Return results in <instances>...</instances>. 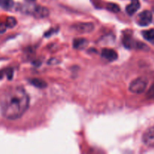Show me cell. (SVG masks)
I'll use <instances>...</instances> for the list:
<instances>
[{
	"instance_id": "1",
	"label": "cell",
	"mask_w": 154,
	"mask_h": 154,
	"mask_svg": "<svg viewBox=\"0 0 154 154\" xmlns=\"http://www.w3.org/2000/svg\"><path fill=\"white\" fill-rule=\"evenodd\" d=\"M29 105V97L22 87H14L8 90L0 102L3 117L8 120H17L22 117Z\"/></svg>"
},
{
	"instance_id": "2",
	"label": "cell",
	"mask_w": 154,
	"mask_h": 154,
	"mask_svg": "<svg viewBox=\"0 0 154 154\" xmlns=\"http://www.w3.org/2000/svg\"><path fill=\"white\" fill-rule=\"evenodd\" d=\"M147 81L145 78H136L129 85V90L132 93H136V94H141L144 93L145 89L147 88Z\"/></svg>"
},
{
	"instance_id": "3",
	"label": "cell",
	"mask_w": 154,
	"mask_h": 154,
	"mask_svg": "<svg viewBox=\"0 0 154 154\" xmlns=\"http://www.w3.org/2000/svg\"><path fill=\"white\" fill-rule=\"evenodd\" d=\"M153 20V15L150 11H144L138 14L137 21L140 26H148Z\"/></svg>"
},
{
	"instance_id": "4",
	"label": "cell",
	"mask_w": 154,
	"mask_h": 154,
	"mask_svg": "<svg viewBox=\"0 0 154 154\" xmlns=\"http://www.w3.org/2000/svg\"><path fill=\"white\" fill-rule=\"evenodd\" d=\"M142 141L145 145L148 147H153L154 146V126L149 128L142 136Z\"/></svg>"
},
{
	"instance_id": "5",
	"label": "cell",
	"mask_w": 154,
	"mask_h": 154,
	"mask_svg": "<svg viewBox=\"0 0 154 154\" xmlns=\"http://www.w3.org/2000/svg\"><path fill=\"white\" fill-rule=\"evenodd\" d=\"M72 29L76 30L78 32L87 33L94 29V25L92 23H80L72 26Z\"/></svg>"
},
{
	"instance_id": "6",
	"label": "cell",
	"mask_w": 154,
	"mask_h": 154,
	"mask_svg": "<svg viewBox=\"0 0 154 154\" xmlns=\"http://www.w3.org/2000/svg\"><path fill=\"white\" fill-rule=\"evenodd\" d=\"M32 13L34 15L35 17L37 18H45L49 16V10L47 8L43 6H35L32 10Z\"/></svg>"
},
{
	"instance_id": "7",
	"label": "cell",
	"mask_w": 154,
	"mask_h": 154,
	"mask_svg": "<svg viewBox=\"0 0 154 154\" xmlns=\"http://www.w3.org/2000/svg\"><path fill=\"white\" fill-rule=\"evenodd\" d=\"M102 56L109 61H114L118 57L117 53L114 50L109 49V48H105V49L102 50Z\"/></svg>"
},
{
	"instance_id": "8",
	"label": "cell",
	"mask_w": 154,
	"mask_h": 154,
	"mask_svg": "<svg viewBox=\"0 0 154 154\" xmlns=\"http://www.w3.org/2000/svg\"><path fill=\"white\" fill-rule=\"evenodd\" d=\"M140 6L141 5H140L139 0H132L130 4L126 6V12L129 15L134 14L139 9Z\"/></svg>"
},
{
	"instance_id": "9",
	"label": "cell",
	"mask_w": 154,
	"mask_h": 154,
	"mask_svg": "<svg viewBox=\"0 0 154 154\" xmlns=\"http://www.w3.org/2000/svg\"><path fill=\"white\" fill-rule=\"evenodd\" d=\"M87 44H88V42H87L86 39L76 38L74 40L73 46L75 49L81 50V49H83V48H85V47L87 45Z\"/></svg>"
},
{
	"instance_id": "10",
	"label": "cell",
	"mask_w": 154,
	"mask_h": 154,
	"mask_svg": "<svg viewBox=\"0 0 154 154\" xmlns=\"http://www.w3.org/2000/svg\"><path fill=\"white\" fill-rule=\"evenodd\" d=\"M13 0H0V8H2L4 10H11L14 7Z\"/></svg>"
},
{
	"instance_id": "11",
	"label": "cell",
	"mask_w": 154,
	"mask_h": 154,
	"mask_svg": "<svg viewBox=\"0 0 154 154\" xmlns=\"http://www.w3.org/2000/svg\"><path fill=\"white\" fill-rule=\"evenodd\" d=\"M31 84L38 88H45L47 87V84L45 81L41 79H38V78L31 80Z\"/></svg>"
},
{
	"instance_id": "12",
	"label": "cell",
	"mask_w": 154,
	"mask_h": 154,
	"mask_svg": "<svg viewBox=\"0 0 154 154\" xmlns=\"http://www.w3.org/2000/svg\"><path fill=\"white\" fill-rule=\"evenodd\" d=\"M143 37L147 41H153L154 40V29H152L146 30L142 32Z\"/></svg>"
},
{
	"instance_id": "13",
	"label": "cell",
	"mask_w": 154,
	"mask_h": 154,
	"mask_svg": "<svg viewBox=\"0 0 154 154\" xmlns=\"http://www.w3.org/2000/svg\"><path fill=\"white\" fill-rule=\"evenodd\" d=\"M107 9L110 11L114 12V13H117L120 11V6L115 3H108V5H107Z\"/></svg>"
},
{
	"instance_id": "14",
	"label": "cell",
	"mask_w": 154,
	"mask_h": 154,
	"mask_svg": "<svg viewBox=\"0 0 154 154\" xmlns=\"http://www.w3.org/2000/svg\"><path fill=\"white\" fill-rule=\"evenodd\" d=\"M5 23L7 25L8 28H14L17 25V20L13 17H8L6 19Z\"/></svg>"
},
{
	"instance_id": "15",
	"label": "cell",
	"mask_w": 154,
	"mask_h": 154,
	"mask_svg": "<svg viewBox=\"0 0 154 154\" xmlns=\"http://www.w3.org/2000/svg\"><path fill=\"white\" fill-rule=\"evenodd\" d=\"M147 96H148V97H150V99H154V84L151 86L150 89L149 90L148 93H147Z\"/></svg>"
},
{
	"instance_id": "16",
	"label": "cell",
	"mask_w": 154,
	"mask_h": 154,
	"mask_svg": "<svg viewBox=\"0 0 154 154\" xmlns=\"http://www.w3.org/2000/svg\"><path fill=\"white\" fill-rule=\"evenodd\" d=\"M8 26L7 25H6V23H0V33H3L5 32L6 31V29H7Z\"/></svg>"
},
{
	"instance_id": "17",
	"label": "cell",
	"mask_w": 154,
	"mask_h": 154,
	"mask_svg": "<svg viewBox=\"0 0 154 154\" xmlns=\"http://www.w3.org/2000/svg\"><path fill=\"white\" fill-rule=\"evenodd\" d=\"M27 1H29V2H35V0H27Z\"/></svg>"
}]
</instances>
